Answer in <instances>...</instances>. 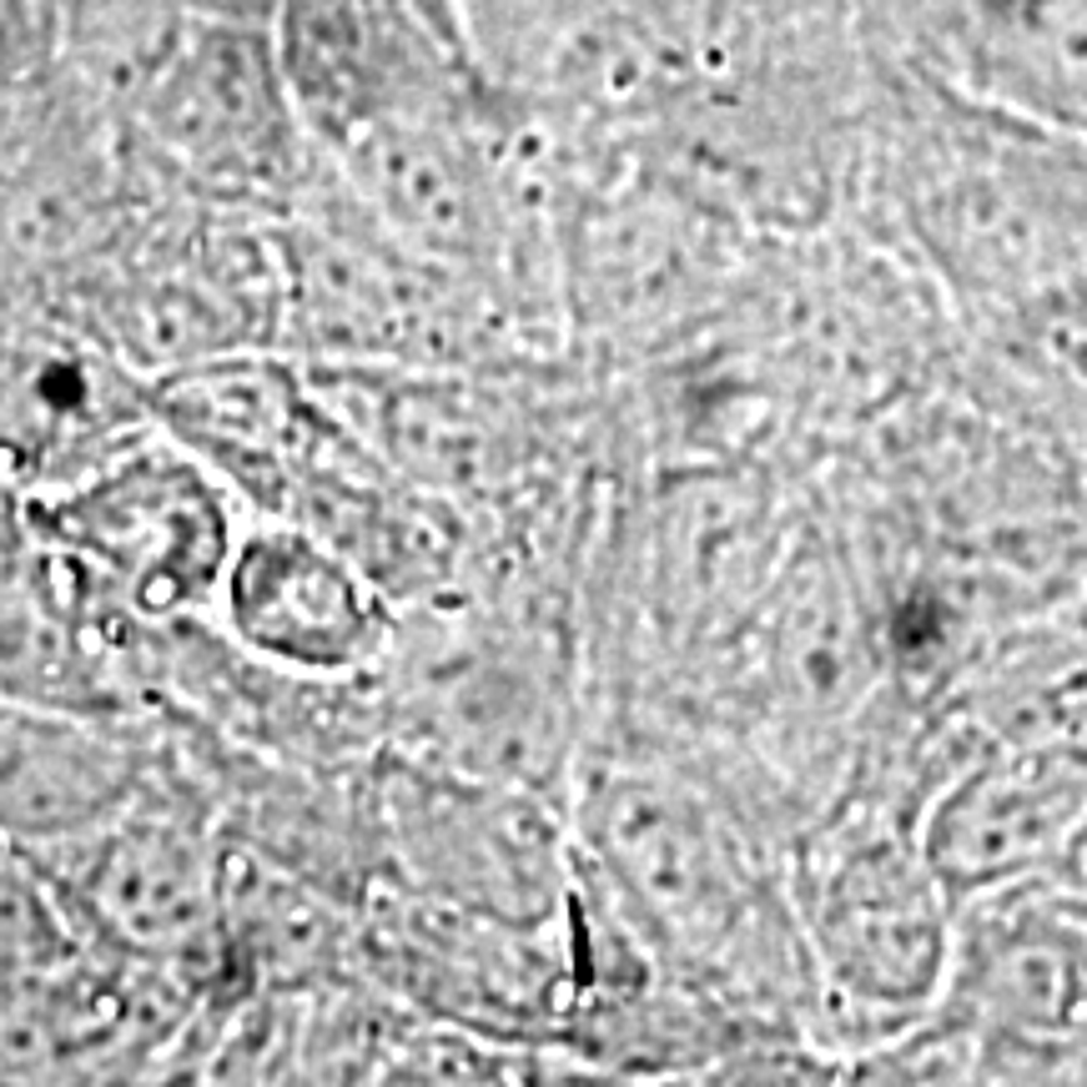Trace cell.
Returning a JSON list of instances; mask_svg holds the SVG:
<instances>
[{"label": "cell", "instance_id": "cell-8", "mask_svg": "<svg viewBox=\"0 0 1087 1087\" xmlns=\"http://www.w3.org/2000/svg\"><path fill=\"white\" fill-rule=\"evenodd\" d=\"M202 1007L182 971L81 946L0 982V1083H171Z\"/></svg>", "mask_w": 1087, "mask_h": 1087}, {"label": "cell", "instance_id": "cell-5", "mask_svg": "<svg viewBox=\"0 0 1087 1087\" xmlns=\"http://www.w3.org/2000/svg\"><path fill=\"white\" fill-rule=\"evenodd\" d=\"M31 856L46 866L86 946L171 967L217 997L232 841L171 746L117 816Z\"/></svg>", "mask_w": 1087, "mask_h": 1087}, {"label": "cell", "instance_id": "cell-3", "mask_svg": "<svg viewBox=\"0 0 1087 1087\" xmlns=\"http://www.w3.org/2000/svg\"><path fill=\"white\" fill-rule=\"evenodd\" d=\"M111 96L177 192L288 217L328 182L267 26L186 11Z\"/></svg>", "mask_w": 1087, "mask_h": 1087}, {"label": "cell", "instance_id": "cell-4", "mask_svg": "<svg viewBox=\"0 0 1087 1087\" xmlns=\"http://www.w3.org/2000/svg\"><path fill=\"white\" fill-rule=\"evenodd\" d=\"M282 242L277 217L182 192L142 207L61 317L117 348L136 373L167 378L222 353L277 348L282 338Z\"/></svg>", "mask_w": 1087, "mask_h": 1087}, {"label": "cell", "instance_id": "cell-9", "mask_svg": "<svg viewBox=\"0 0 1087 1087\" xmlns=\"http://www.w3.org/2000/svg\"><path fill=\"white\" fill-rule=\"evenodd\" d=\"M152 413L242 509L267 519H282L298 488L353 438L307 363L282 348L222 353L152 378Z\"/></svg>", "mask_w": 1087, "mask_h": 1087}, {"label": "cell", "instance_id": "cell-7", "mask_svg": "<svg viewBox=\"0 0 1087 1087\" xmlns=\"http://www.w3.org/2000/svg\"><path fill=\"white\" fill-rule=\"evenodd\" d=\"M157 433L152 378L61 313L0 307V524Z\"/></svg>", "mask_w": 1087, "mask_h": 1087}, {"label": "cell", "instance_id": "cell-1", "mask_svg": "<svg viewBox=\"0 0 1087 1087\" xmlns=\"http://www.w3.org/2000/svg\"><path fill=\"white\" fill-rule=\"evenodd\" d=\"M383 735L403 756L564 796L575 775V680L559 604L454 590L398 615L373 669Z\"/></svg>", "mask_w": 1087, "mask_h": 1087}, {"label": "cell", "instance_id": "cell-2", "mask_svg": "<svg viewBox=\"0 0 1087 1087\" xmlns=\"http://www.w3.org/2000/svg\"><path fill=\"white\" fill-rule=\"evenodd\" d=\"M15 524L56 559L121 669L126 640L217 615L247 509L207 463L157 428Z\"/></svg>", "mask_w": 1087, "mask_h": 1087}, {"label": "cell", "instance_id": "cell-10", "mask_svg": "<svg viewBox=\"0 0 1087 1087\" xmlns=\"http://www.w3.org/2000/svg\"><path fill=\"white\" fill-rule=\"evenodd\" d=\"M398 615L403 609L328 539L247 514L212 619L277 669L363 680L394 650Z\"/></svg>", "mask_w": 1087, "mask_h": 1087}, {"label": "cell", "instance_id": "cell-6", "mask_svg": "<svg viewBox=\"0 0 1087 1087\" xmlns=\"http://www.w3.org/2000/svg\"><path fill=\"white\" fill-rule=\"evenodd\" d=\"M378 821V886L479 917L539 921L584 877L564 796L463 775L383 746L367 765Z\"/></svg>", "mask_w": 1087, "mask_h": 1087}, {"label": "cell", "instance_id": "cell-12", "mask_svg": "<svg viewBox=\"0 0 1087 1087\" xmlns=\"http://www.w3.org/2000/svg\"><path fill=\"white\" fill-rule=\"evenodd\" d=\"M157 710L0 695V836L46 852L117 816L161 765Z\"/></svg>", "mask_w": 1087, "mask_h": 1087}, {"label": "cell", "instance_id": "cell-11", "mask_svg": "<svg viewBox=\"0 0 1087 1087\" xmlns=\"http://www.w3.org/2000/svg\"><path fill=\"white\" fill-rule=\"evenodd\" d=\"M273 46L323 152L469 86V61L408 0H277Z\"/></svg>", "mask_w": 1087, "mask_h": 1087}]
</instances>
